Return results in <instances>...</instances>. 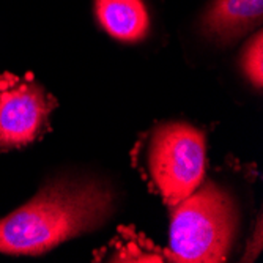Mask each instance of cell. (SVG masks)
Returning a JSON list of instances; mask_svg holds the SVG:
<instances>
[{
  "label": "cell",
  "instance_id": "6da1fadb",
  "mask_svg": "<svg viewBox=\"0 0 263 263\" xmlns=\"http://www.w3.org/2000/svg\"><path fill=\"white\" fill-rule=\"evenodd\" d=\"M115 196L93 178H62L0 219V254L40 255L103 226Z\"/></svg>",
  "mask_w": 263,
  "mask_h": 263
},
{
  "label": "cell",
  "instance_id": "7a4b0ae2",
  "mask_svg": "<svg viewBox=\"0 0 263 263\" xmlns=\"http://www.w3.org/2000/svg\"><path fill=\"white\" fill-rule=\"evenodd\" d=\"M238 224L233 199L226 189L206 181L193 194L172 206L171 248L172 261H226Z\"/></svg>",
  "mask_w": 263,
  "mask_h": 263
},
{
  "label": "cell",
  "instance_id": "3957f363",
  "mask_svg": "<svg viewBox=\"0 0 263 263\" xmlns=\"http://www.w3.org/2000/svg\"><path fill=\"white\" fill-rule=\"evenodd\" d=\"M206 169L205 136L186 123L159 126L148 147V171L155 191L174 206L200 186Z\"/></svg>",
  "mask_w": 263,
  "mask_h": 263
},
{
  "label": "cell",
  "instance_id": "277c9868",
  "mask_svg": "<svg viewBox=\"0 0 263 263\" xmlns=\"http://www.w3.org/2000/svg\"><path fill=\"white\" fill-rule=\"evenodd\" d=\"M59 103L30 74L0 73V153L41 139Z\"/></svg>",
  "mask_w": 263,
  "mask_h": 263
},
{
  "label": "cell",
  "instance_id": "5b68a950",
  "mask_svg": "<svg viewBox=\"0 0 263 263\" xmlns=\"http://www.w3.org/2000/svg\"><path fill=\"white\" fill-rule=\"evenodd\" d=\"M263 0H211L199 19L205 38L227 46L261 26Z\"/></svg>",
  "mask_w": 263,
  "mask_h": 263
},
{
  "label": "cell",
  "instance_id": "8992f818",
  "mask_svg": "<svg viewBox=\"0 0 263 263\" xmlns=\"http://www.w3.org/2000/svg\"><path fill=\"white\" fill-rule=\"evenodd\" d=\"M100 26L115 40L139 43L152 29L148 8L143 0H95Z\"/></svg>",
  "mask_w": 263,
  "mask_h": 263
},
{
  "label": "cell",
  "instance_id": "52a82bcc",
  "mask_svg": "<svg viewBox=\"0 0 263 263\" xmlns=\"http://www.w3.org/2000/svg\"><path fill=\"white\" fill-rule=\"evenodd\" d=\"M261 57H263V35H261V30H257L245 47L243 57H241V66L248 79L258 88L263 84V59Z\"/></svg>",
  "mask_w": 263,
  "mask_h": 263
},
{
  "label": "cell",
  "instance_id": "ba28073f",
  "mask_svg": "<svg viewBox=\"0 0 263 263\" xmlns=\"http://www.w3.org/2000/svg\"><path fill=\"white\" fill-rule=\"evenodd\" d=\"M123 240H125V243L122 245L123 249L117 257L114 255L115 261H162L164 257L167 258V251L159 254L158 249H155V246L139 249V246L143 243V238L136 236L134 233L128 235V230L126 235H123Z\"/></svg>",
  "mask_w": 263,
  "mask_h": 263
}]
</instances>
